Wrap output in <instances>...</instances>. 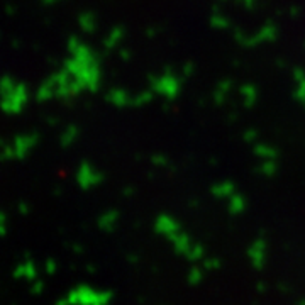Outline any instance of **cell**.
<instances>
[{"label":"cell","mask_w":305,"mask_h":305,"mask_svg":"<svg viewBox=\"0 0 305 305\" xmlns=\"http://www.w3.org/2000/svg\"><path fill=\"white\" fill-rule=\"evenodd\" d=\"M83 93V87L78 83V80L70 73L68 70L61 68V70L54 71L53 75L46 78L43 83L34 92V98L39 104L51 100H71V98L78 97Z\"/></svg>","instance_id":"obj_2"},{"label":"cell","mask_w":305,"mask_h":305,"mask_svg":"<svg viewBox=\"0 0 305 305\" xmlns=\"http://www.w3.org/2000/svg\"><path fill=\"white\" fill-rule=\"evenodd\" d=\"M105 98H107L108 104L114 105V107H119V108L132 105V95L129 93L125 88H121V87L110 88V90L107 92V95H105Z\"/></svg>","instance_id":"obj_9"},{"label":"cell","mask_w":305,"mask_h":305,"mask_svg":"<svg viewBox=\"0 0 305 305\" xmlns=\"http://www.w3.org/2000/svg\"><path fill=\"white\" fill-rule=\"evenodd\" d=\"M203 264H205L207 270H215V268H219V259H214V258H210V259H205L203 261Z\"/></svg>","instance_id":"obj_31"},{"label":"cell","mask_w":305,"mask_h":305,"mask_svg":"<svg viewBox=\"0 0 305 305\" xmlns=\"http://www.w3.org/2000/svg\"><path fill=\"white\" fill-rule=\"evenodd\" d=\"M192 71H193V64L192 63H186L185 66H183V76L188 78L190 75H192Z\"/></svg>","instance_id":"obj_34"},{"label":"cell","mask_w":305,"mask_h":305,"mask_svg":"<svg viewBox=\"0 0 305 305\" xmlns=\"http://www.w3.org/2000/svg\"><path fill=\"white\" fill-rule=\"evenodd\" d=\"M119 219H121V214H119V210L107 209V210H104L100 215H98L97 226H98V229L104 230V232H112V230L117 227Z\"/></svg>","instance_id":"obj_11"},{"label":"cell","mask_w":305,"mask_h":305,"mask_svg":"<svg viewBox=\"0 0 305 305\" xmlns=\"http://www.w3.org/2000/svg\"><path fill=\"white\" fill-rule=\"evenodd\" d=\"M39 132L30 131L17 134L10 142H0V159L12 161V159H24L30 154L34 148L39 144Z\"/></svg>","instance_id":"obj_5"},{"label":"cell","mask_w":305,"mask_h":305,"mask_svg":"<svg viewBox=\"0 0 305 305\" xmlns=\"http://www.w3.org/2000/svg\"><path fill=\"white\" fill-rule=\"evenodd\" d=\"M78 27H80L83 34H93L98 27V19L95 15V12H92V10L81 12L78 15Z\"/></svg>","instance_id":"obj_13"},{"label":"cell","mask_w":305,"mask_h":305,"mask_svg":"<svg viewBox=\"0 0 305 305\" xmlns=\"http://www.w3.org/2000/svg\"><path fill=\"white\" fill-rule=\"evenodd\" d=\"M66 49L70 56L63 61V68L76 78L83 92H97L102 83V66L97 53L78 36L68 37Z\"/></svg>","instance_id":"obj_1"},{"label":"cell","mask_w":305,"mask_h":305,"mask_svg":"<svg viewBox=\"0 0 305 305\" xmlns=\"http://www.w3.org/2000/svg\"><path fill=\"white\" fill-rule=\"evenodd\" d=\"M259 169H261V173H264V175H273L276 166H274V163H271V159H270V161L263 163V165L259 166Z\"/></svg>","instance_id":"obj_26"},{"label":"cell","mask_w":305,"mask_h":305,"mask_svg":"<svg viewBox=\"0 0 305 305\" xmlns=\"http://www.w3.org/2000/svg\"><path fill=\"white\" fill-rule=\"evenodd\" d=\"M295 97L300 98L302 102H305V78L302 81H298V88L295 92Z\"/></svg>","instance_id":"obj_28"},{"label":"cell","mask_w":305,"mask_h":305,"mask_svg":"<svg viewBox=\"0 0 305 305\" xmlns=\"http://www.w3.org/2000/svg\"><path fill=\"white\" fill-rule=\"evenodd\" d=\"M152 97H154V92H152L151 88L141 90L139 93L132 95V105H134V107H142V105L149 104V102L152 100Z\"/></svg>","instance_id":"obj_17"},{"label":"cell","mask_w":305,"mask_h":305,"mask_svg":"<svg viewBox=\"0 0 305 305\" xmlns=\"http://www.w3.org/2000/svg\"><path fill=\"white\" fill-rule=\"evenodd\" d=\"M44 281L41 280V278H36V280L30 281V293L32 295H41L44 291Z\"/></svg>","instance_id":"obj_24"},{"label":"cell","mask_w":305,"mask_h":305,"mask_svg":"<svg viewBox=\"0 0 305 305\" xmlns=\"http://www.w3.org/2000/svg\"><path fill=\"white\" fill-rule=\"evenodd\" d=\"M212 26H215V27H227V26H229V20H227L226 17H222V15H214L212 17Z\"/></svg>","instance_id":"obj_27"},{"label":"cell","mask_w":305,"mask_h":305,"mask_svg":"<svg viewBox=\"0 0 305 305\" xmlns=\"http://www.w3.org/2000/svg\"><path fill=\"white\" fill-rule=\"evenodd\" d=\"M264 253H266V246H264V241L263 239H256L254 244L249 247V258H251V263H253L254 268H263L264 263Z\"/></svg>","instance_id":"obj_15"},{"label":"cell","mask_w":305,"mask_h":305,"mask_svg":"<svg viewBox=\"0 0 305 305\" xmlns=\"http://www.w3.org/2000/svg\"><path fill=\"white\" fill-rule=\"evenodd\" d=\"M78 137H80V127L75 124H70L61 131L60 144L63 146V148H70V146H73L75 142L78 141Z\"/></svg>","instance_id":"obj_16"},{"label":"cell","mask_w":305,"mask_h":305,"mask_svg":"<svg viewBox=\"0 0 305 305\" xmlns=\"http://www.w3.org/2000/svg\"><path fill=\"white\" fill-rule=\"evenodd\" d=\"M58 270V263L53 259V258H49V259H46V263H44V271H46L47 274H54Z\"/></svg>","instance_id":"obj_25"},{"label":"cell","mask_w":305,"mask_h":305,"mask_svg":"<svg viewBox=\"0 0 305 305\" xmlns=\"http://www.w3.org/2000/svg\"><path fill=\"white\" fill-rule=\"evenodd\" d=\"M29 88L12 75L0 76V110L7 115H17L29 104Z\"/></svg>","instance_id":"obj_3"},{"label":"cell","mask_w":305,"mask_h":305,"mask_svg":"<svg viewBox=\"0 0 305 305\" xmlns=\"http://www.w3.org/2000/svg\"><path fill=\"white\" fill-rule=\"evenodd\" d=\"M254 151H256L258 156H263V158H266V159H271L276 156V151H274L271 146H266V144H258Z\"/></svg>","instance_id":"obj_21"},{"label":"cell","mask_w":305,"mask_h":305,"mask_svg":"<svg viewBox=\"0 0 305 305\" xmlns=\"http://www.w3.org/2000/svg\"><path fill=\"white\" fill-rule=\"evenodd\" d=\"M212 193L215 197H230L234 193V185L230 182H224L212 186Z\"/></svg>","instance_id":"obj_18"},{"label":"cell","mask_w":305,"mask_h":305,"mask_svg":"<svg viewBox=\"0 0 305 305\" xmlns=\"http://www.w3.org/2000/svg\"><path fill=\"white\" fill-rule=\"evenodd\" d=\"M104 180H105L104 171L88 161L80 163L76 171H75V182H76V185L81 190L97 188V186H100L104 183Z\"/></svg>","instance_id":"obj_7"},{"label":"cell","mask_w":305,"mask_h":305,"mask_svg":"<svg viewBox=\"0 0 305 305\" xmlns=\"http://www.w3.org/2000/svg\"><path fill=\"white\" fill-rule=\"evenodd\" d=\"M12 276L15 280H24V281H32L39 276V268L32 259H24L14 268Z\"/></svg>","instance_id":"obj_8"},{"label":"cell","mask_w":305,"mask_h":305,"mask_svg":"<svg viewBox=\"0 0 305 305\" xmlns=\"http://www.w3.org/2000/svg\"><path fill=\"white\" fill-rule=\"evenodd\" d=\"M151 163H152V165H156V166L166 165V156H163V154H154V156L151 158Z\"/></svg>","instance_id":"obj_30"},{"label":"cell","mask_w":305,"mask_h":305,"mask_svg":"<svg viewBox=\"0 0 305 305\" xmlns=\"http://www.w3.org/2000/svg\"><path fill=\"white\" fill-rule=\"evenodd\" d=\"M305 78V73L302 70H295V80H298V81H302Z\"/></svg>","instance_id":"obj_36"},{"label":"cell","mask_w":305,"mask_h":305,"mask_svg":"<svg viewBox=\"0 0 305 305\" xmlns=\"http://www.w3.org/2000/svg\"><path fill=\"white\" fill-rule=\"evenodd\" d=\"M202 278H203V271H202V268L193 266L192 270L188 271V283H190V285H197V283H200V281H202Z\"/></svg>","instance_id":"obj_22"},{"label":"cell","mask_w":305,"mask_h":305,"mask_svg":"<svg viewBox=\"0 0 305 305\" xmlns=\"http://www.w3.org/2000/svg\"><path fill=\"white\" fill-rule=\"evenodd\" d=\"M241 92H243L244 98H246V105H253L254 100H256V97H258L256 88L254 87H243V90Z\"/></svg>","instance_id":"obj_23"},{"label":"cell","mask_w":305,"mask_h":305,"mask_svg":"<svg viewBox=\"0 0 305 305\" xmlns=\"http://www.w3.org/2000/svg\"><path fill=\"white\" fill-rule=\"evenodd\" d=\"M246 209V200H244L243 195H230V202H229V210L232 214H241Z\"/></svg>","instance_id":"obj_19"},{"label":"cell","mask_w":305,"mask_h":305,"mask_svg":"<svg viewBox=\"0 0 305 305\" xmlns=\"http://www.w3.org/2000/svg\"><path fill=\"white\" fill-rule=\"evenodd\" d=\"M168 239L171 241L173 249H175V253H178V254H185L186 251L190 249V246H192V239H190V236L185 232H182V230H176V232L171 234Z\"/></svg>","instance_id":"obj_14"},{"label":"cell","mask_w":305,"mask_h":305,"mask_svg":"<svg viewBox=\"0 0 305 305\" xmlns=\"http://www.w3.org/2000/svg\"><path fill=\"white\" fill-rule=\"evenodd\" d=\"M19 212L20 214H27V212H29V205H26V203H19Z\"/></svg>","instance_id":"obj_37"},{"label":"cell","mask_w":305,"mask_h":305,"mask_svg":"<svg viewBox=\"0 0 305 305\" xmlns=\"http://www.w3.org/2000/svg\"><path fill=\"white\" fill-rule=\"evenodd\" d=\"M203 247L200 246V244H192L190 246V249L185 253V256H186V259L188 261H192V263H197V261H200L203 258Z\"/></svg>","instance_id":"obj_20"},{"label":"cell","mask_w":305,"mask_h":305,"mask_svg":"<svg viewBox=\"0 0 305 305\" xmlns=\"http://www.w3.org/2000/svg\"><path fill=\"white\" fill-rule=\"evenodd\" d=\"M0 36H2V34H0Z\"/></svg>","instance_id":"obj_38"},{"label":"cell","mask_w":305,"mask_h":305,"mask_svg":"<svg viewBox=\"0 0 305 305\" xmlns=\"http://www.w3.org/2000/svg\"><path fill=\"white\" fill-rule=\"evenodd\" d=\"M114 300V291L97 288L87 283H80L76 287L64 291L61 298H58V304L63 305H105Z\"/></svg>","instance_id":"obj_4"},{"label":"cell","mask_w":305,"mask_h":305,"mask_svg":"<svg viewBox=\"0 0 305 305\" xmlns=\"http://www.w3.org/2000/svg\"><path fill=\"white\" fill-rule=\"evenodd\" d=\"M149 88L154 93L165 97L166 100H175L182 90V80L173 71H165L161 75H149Z\"/></svg>","instance_id":"obj_6"},{"label":"cell","mask_w":305,"mask_h":305,"mask_svg":"<svg viewBox=\"0 0 305 305\" xmlns=\"http://www.w3.org/2000/svg\"><path fill=\"white\" fill-rule=\"evenodd\" d=\"M154 230L158 234H161V236L169 237L171 234H175L176 230H180V224L176 222L171 215H168V214H161V215H158L154 220Z\"/></svg>","instance_id":"obj_10"},{"label":"cell","mask_w":305,"mask_h":305,"mask_svg":"<svg viewBox=\"0 0 305 305\" xmlns=\"http://www.w3.org/2000/svg\"><path fill=\"white\" fill-rule=\"evenodd\" d=\"M119 56H121L124 61H129L131 60V51H129L127 47H122V49L119 51Z\"/></svg>","instance_id":"obj_32"},{"label":"cell","mask_w":305,"mask_h":305,"mask_svg":"<svg viewBox=\"0 0 305 305\" xmlns=\"http://www.w3.org/2000/svg\"><path fill=\"white\" fill-rule=\"evenodd\" d=\"M7 227H9V224H7V215L0 210V236H5Z\"/></svg>","instance_id":"obj_29"},{"label":"cell","mask_w":305,"mask_h":305,"mask_svg":"<svg viewBox=\"0 0 305 305\" xmlns=\"http://www.w3.org/2000/svg\"><path fill=\"white\" fill-rule=\"evenodd\" d=\"M125 37V29L122 26H114L110 30H108V34L104 37V41H102V44H104V47L107 51L110 49H115V47L121 46V43L124 41Z\"/></svg>","instance_id":"obj_12"},{"label":"cell","mask_w":305,"mask_h":305,"mask_svg":"<svg viewBox=\"0 0 305 305\" xmlns=\"http://www.w3.org/2000/svg\"><path fill=\"white\" fill-rule=\"evenodd\" d=\"M256 136H258V132L251 129V131H247L246 134H244V139H246L247 142H254V139H256Z\"/></svg>","instance_id":"obj_33"},{"label":"cell","mask_w":305,"mask_h":305,"mask_svg":"<svg viewBox=\"0 0 305 305\" xmlns=\"http://www.w3.org/2000/svg\"><path fill=\"white\" fill-rule=\"evenodd\" d=\"M61 2H64V0H41V3H43V5H46V7H53V5L61 3Z\"/></svg>","instance_id":"obj_35"}]
</instances>
